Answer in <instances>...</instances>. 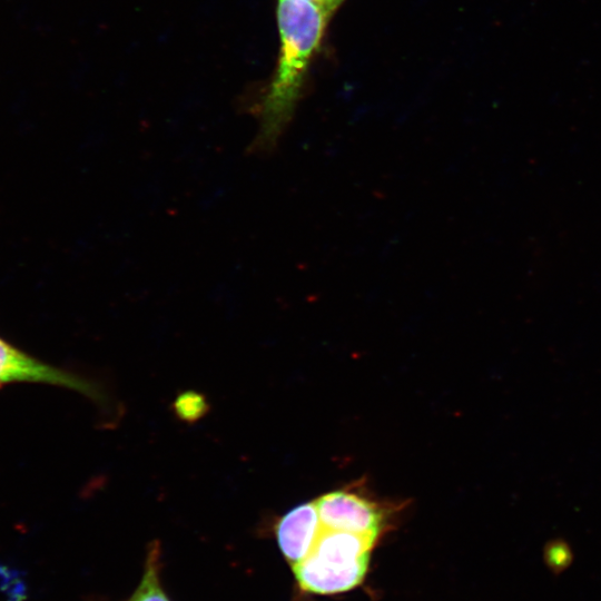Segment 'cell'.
<instances>
[{
    "mask_svg": "<svg viewBox=\"0 0 601 601\" xmlns=\"http://www.w3.org/2000/svg\"><path fill=\"white\" fill-rule=\"evenodd\" d=\"M342 0H323V8L328 13L331 12Z\"/></svg>",
    "mask_w": 601,
    "mask_h": 601,
    "instance_id": "obj_8",
    "label": "cell"
},
{
    "mask_svg": "<svg viewBox=\"0 0 601 601\" xmlns=\"http://www.w3.org/2000/svg\"><path fill=\"white\" fill-rule=\"evenodd\" d=\"M322 531L315 501L294 506L274 524L279 551L292 568L309 554Z\"/></svg>",
    "mask_w": 601,
    "mask_h": 601,
    "instance_id": "obj_5",
    "label": "cell"
},
{
    "mask_svg": "<svg viewBox=\"0 0 601 601\" xmlns=\"http://www.w3.org/2000/svg\"><path fill=\"white\" fill-rule=\"evenodd\" d=\"M160 546L154 542L148 548L141 580L128 601H170L160 581Z\"/></svg>",
    "mask_w": 601,
    "mask_h": 601,
    "instance_id": "obj_6",
    "label": "cell"
},
{
    "mask_svg": "<svg viewBox=\"0 0 601 601\" xmlns=\"http://www.w3.org/2000/svg\"><path fill=\"white\" fill-rule=\"evenodd\" d=\"M173 408L179 420L195 423L208 413L209 404L201 393L186 391L177 395Z\"/></svg>",
    "mask_w": 601,
    "mask_h": 601,
    "instance_id": "obj_7",
    "label": "cell"
},
{
    "mask_svg": "<svg viewBox=\"0 0 601 601\" xmlns=\"http://www.w3.org/2000/svg\"><path fill=\"white\" fill-rule=\"evenodd\" d=\"M328 13L306 0H278L280 55L259 107V130L250 150L274 151L300 97L308 65L322 40Z\"/></svg>",
    "mask_w": 601,
    "mask_h": 601,
    "instance_id": "obj_1",
    "label": "cell"
},
{
    "mask_svg": "<svg viewBox=\"0 0 601 601\" xmlns=\"http://www.w3.org/2000/svg\"><path fill=\"white\" fill-rule=\"evenodd\" d=\"M375 544L353 533L323 530L309 554L292 568L298 588L317 595L355 589L367 574Z\"/></svg>",
    "mask_w": 601,
    "mask_h": 601,
    "instance_id": "obj_2",
    "label": "cell"
},
{
    "mask_svg": "<svg viewBox=\"0 0 601 601\" xmlns=\"http://www.w3.org/2000/svg\"><path fill=\"white\" fill-rule=\"evenodd\" d=\"M323 530L342 531L378 541L386 523L378 503L352 490H336L315 500Z\"/></svg>",
    "mask_w": 601,
    "mask_h": 601,
    "instance_id": "obj_4",
    "label": "cell"
},
{
    "mask_svg": "<svg viewBox=\"0 0 601 601\" xmlns=\"http://www.w3.org/2000/svg\"><path fill=\"white\" fill-rule=\"evenodd\" d=\"M306 1H311V2L316 3V4H318V6H321L323 8V0H306Z\"/></svg>",
    "mask_w": 601,
    "mask_h": 601,
    "instance_id": "obj_9",
    "label": "cell"
},
{
    "mask_svg": "<svg viewBox=\"0 0 601 601\" xmlns=\"http://www.w3.org/2000/svg\"><path fill=\"white\" fill-rule=\"evenodd\" d=\"M17 383L65 387L97 403L107 402L106 392L98 383L45 363L0 337V386Z\"/></svg>",
    "mask_w": 601,
    "mask_h": 601,
    "instance_id": "obj_3",
    "label": "cell"
}]
</instances>
